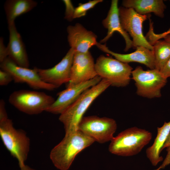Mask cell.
<instances>
[{
    "label": "cell",
    "instance_id": "30bf717a",
    "mask_svg": "<svg viewBox=\"0 0 170 170\" xmlns=\"http://www.w3.org/2000/svg\"><path fill=\"white\" fill-rule=\"evenodd\" d=\"M1 69L9 73L13 80L16 83H26L31 88L35 89H44L49 91L57 88L42 81L37 71V68L32 69L19 66L8 57L1 63Z\"/></svg>",
    "mask_w": 170,
    "mask_h": 170
},
{
    "label": "cell",
    "instance_id": "2e32d148",
    "mask_svg": "<svg viewBox=\"0 0 170 170\" xmlns=\"http://www.w3.org/2000/svg\"><path fill=\"white\" fill-rule=\"evenodd\" d=\"M117 0H112L110 9L106 18L102 22L103 26L107 30V33L105 37L102 39L100 43L106 42L112 37L113 33L117 31L120 33L123 37L126 46L124 51H127L133 47V42L130 36L122 28L121 23L118 7Z\"/></svg>",
    "mask_w": 170,
    "mask_h": 170
},
{
    "label": "cell",
    "instance_id": "1f68e13d",
    "mask_svg": "<svg viewBox=\"0 0 170 170\" xmlns=\"http://www.w3.org/2000/svg\"><path fill=\"white\" fill-rule=\"evenodd\" d=\"M163 38L166 41L170 43V35L169 34L165 36Z\"/></svg>",
    "mask_w": 170,
    "mask_h": 170
},
{
    "label": "cell",
    "instance_id": "8fae6325",
    "mask_svg": "<svg viewBox=\"0 0 170 170\" xmlns=\"http://www.w3.org/2000/svg\"><path fill=\"white\" fill-rule=\"evenodd\" d=\"M75 51L72 48L67 52L62 60L51 68H37L38 73L42 80L57 88L70 80L71 68Z\"/></svg>",
    "mask_w": 170,
    "mask_h": 170
},
{
    "label": "cell",
    "instance_id": "603a6c76",
    "mask_svg": "<svg viewBox=\"0 0 170 170\" xmlns=\"http://www.w3.org/2000/svg\"><path fill=\"white\" fill-rule=\"evenodd\" d=\"M153 29V26L150 25L149 30L146 36V38L148 42L152 46L156 42L170 34V28L167 31L160 34L155 33Z\"/></svg>",
    "mask_w": 170,
    "mask_h": 170
},
{
    "label": "cell",
    "instance_id": "4fadbf2b",
    "mask_svg": "<svg viewBox=\"0 0 170 170\" xmlns=\"http://www.w3.org/2000/svg\"><path fill=\"white\" fill-rule=\"evenodd\" d=\"M97 76L95 63L89 51L86 53L75 52L71 79L67 86L88 81Z\"/></svg>",
    "mask_w": 170,
    "mask_h": 170
},
{
    "label": "cell",
    "instance_id": "6da1fadb",
    "mask_svg": "<svg viewBox=\"0 0 170 170\" xmlns=\"http://www.w3.org/2000/svg\"><path fill=\"white\" fill-rule=\"evenodd\" d=\"M94 142L79 130L65 133L62 140L51 151L50 159L57 169L68 170L76 155Z\"/></svg>",
    "mask_w": 170,
    "mask_h": 170
},
{
    "label": "cell",
    "instance_id": "52a82bcc",
    "mask_svg": "<svg viewBox=\"0 0 170 170\" xmlns=\"http://www.w3.org/2000/svg\"><path fill=\"white\" fill-rule=\"evenodd\" d=\"M132 75L138 95L149 99L161 96V90L166 84L167 78L160 71L155 69L145 71L138 66L132 71Z\"/></svg>",
    "mask_w": 170,
    "mask_h": 170
},
{
    "label": "cell",
    "instance_id": "484cf974",
    "mask_svg": "<svg viewBox=\"0 0 170 170\" xmlns=\"http://www.w3.org/2000/svg\"><path fill=\"white\" fill-rule=\"evenodd\" d=\"M8 57V53L7 47H6L3 42V39L1 37L0 39V61L2 62Z\"/></svg>",
    "mask_w": 170,
    "mask_h": 170
},
{
    "label": "cell",
    "instance_id": "83f0119b",
    "mask_svg": "<svg viewBox=\"0 0 170 170\" xmlns=\"http://www.w3.org/2000/svg\"><path fill=\"white\" fill-rule=\"evenodd\" d=\"M167 154L162 164L155 170H161L170 164V147L166 148Z\"/></svg>",
    "mask_w": 170,
    "mask_h": 170
},
{
    "label": "cell",
    "instance_id": "44dd1931",
    "mask_svg": "<svg viewBox=\"0 0 170 170\" xmlns=\"http://www.w3.org/2000/svg\"><path fill=\"white\" fill-rule=\"evenodd\" d=\"M155 69L160 71L170 59V43L159 40L153 45Z\"/></svg>",
    "mask_w": 170,
    "mask_h": 170
},
{
    "label": "cell",
    "instance_id": "4dcf8cb0",
    "mask_svg": "<svg viewBox=\"0 0 170 170\" xmlns=\"http://www.w3.org/2000/svg\"><path fill=\"white\" fill-rule=\"evenodd\" d=\"M20 170H35L33 168H31L30 167L26 165L23 167L20 168Z\"/></svg>",
    "mask_w": 170,
    "mask_h": 170
},
{
    "label": "cell",
    "instance_id": "7c38bea8",
    "mask_svg": "<svg viewBox=\"0 0 170 170\" xmlns=\"http://www.w3.org/2000/svg\"><path fill=\"white\" fill-rule=\"evenodd\" d=\"M102 80L97 76L88 81L72 86L59 93L58 97L46 111L61 114L73 104L85 90L98 83Z\"/></svg>",
    "mask_w": 170,
    "mask_h": 170
},
{
    "label": "cell",
    "instance_id": "f546056e",
    "mask_svg": "<svg viewBox=\"0 0 170 170\" xmlns=\"http://www.w3.org/2000/svg\"><path fill=\"white\" fill-rule=\"evenodd\" d=\"M169 147H170V131L162 149L161 151L165 148H167Z\"/></svg>",
    "mask_w": 170,
    "mask_h": 170
},
{
    "label": "cell",
    "instance_id": "f1b7e54d",
    "mask_svg": "<svg viewBox=\"0 0 170 170\" xmlns=\"http://www.w3.org/2000/svg\"><path fill=\"white\" fill-rule=\"evenodd\" d=\"M163 76L167 78L170 77V59L160 71Z\"/></svg>",
    "mask_w": 170,
    "mask_h": 170
},
{
    "label": "cell",
    "instance_id": "9a60e30c",
    "mask_svg": "<svg viewBox=\"0 0 170 170\" xmlns=\"http://www.w3.org/2000/svg\"><path fill=\"white\" fill-rule=\"evenodd\" d=\"M100 50L114 56L122 62L128 63L136 62L143 64L150 69H155V60L153 52L145 47L138 46L134 52L128 54H121L110 50L105 44L98 42L96 45Z\"/></svg>",
    "mask_w": 170,
    "mask_h": 170
},
{
    "label": "cell",
    "instance_id": "ac0fdd59",
    "mask_svg": "<svg viewBox=\"0 0 170 170\" xmlns=\"http://www.w3.org/2000/svg\"><path fill=\"white\" fill-rule=\"evenodd\" d=\"M123 7L132 8L139 14L145 15L153 13L161 18L164 16L166 6L162 0H124Z\"/></svg>",
    "mask_w": 170,
    "mask_h": 170
},
{
    "label": "cell",
    "instance_id": "277c9868",
    "mask_svg": "<svg viewBox=\"0 0 170 170\" xmlns=\"http://www.w3.org/2000/svg\"><path fill=\"white\" fill-rule=\"evenodd\" d=\"M0 136L5 147L17 160L20 168L24 167L30 148V140L26 133L15 128L8 118L0 122Z\"/></svg>",
    "mask_w": 170,
    "mask_h": 170
},
{
    "label": "cell",
    "instance_id": "ffe728a7",
    "mask_svg": "<svg viewBox=\"0 0 170 170\" xmlns=\"http://www.w3.org/2000/svg\"><path fill=\"white\" fill-rule=\"evenodd\" d=\"M37 3L32 0H8L6 1L4 9L8 24L14 22L15 19L31 10Z\"/></svg>",
    "mask_w": 170,
    "mask_h": 170
},
{
    "label": "cell",
    "instance_id": "8992f818",
    "mask_svg": "<svg viewBox=\"0 0 170 170\" xmlns=\"http://www.w3.org/2000/svg\"><path fill=\"white\" fill-rule=\"evenodd\" d=\"M54 99L43 92L28 90L14 91L9 95V103L19 110L33 115L46 111Z\"/></svg>",
    "mask_w": 170,
    "mask_h": 170
},
{
    "label": "cell",
    "instance_id": "7402d4cb",
    "mask_svg": "<svg viewBox=\"0 0 170 170\" xmlns=\"http://www.w3.org/2000/svg\"><path fill=\"white\" fill-rule=\"evenodd\" d=\"M103 1L102 0H94L84 3H79V5L75 8L74 19L85 16L87 11Z\"/></svg>",
    "mask_w": 170,
    "mask_h": 170
},
{
    "label": "cell",
    "instance_id": "3957f363",
    "mask_svg": "<svg viewBox=\"0 0 170 170\" xmlns=\"http://www.w3.org/2000/svg\"><path fill=\"white\" fill-rule=\"evenodd\" d=\"M152 134L145 129L134 127L119 133L110 141L109 152L123 156L135 155L140 152L150 142Z\"/></svg>",
    "mask_w": 170,
    "mask_h": 170
},
{
    "label": "cell",
    "instance_id": "5b68a950",
    "mask_svg": "<svg viewBox=\"0 0 170 170\" xmlns=\"http://www.w3.org/2000/svg\"><path fill=\"white\" fill-rule=\"evenodd\" d=\"M95 69L98 76L108 81L111 86L117 87L129 84L133 71L128 64L103 55L97 59Z\"/></svg>",
    "mask_w": 170,
    "mask_h": 170
},
{
    "label": "cell",
    "instance_id": "4316f807",
    "mask_svg": "<svg viewBox=\"0 0 170 170\" xmlns=\"http://www.w3.org/2000/svg\"><path fill=\"white\" fill-rule=\"evenodd\" d=\"M8 118L5 107V103L3 99L0 101V122Z\"/></svg>",
    "mask_w": 170,
    "mask_h": 170
},
{
    "label": "cell",
    "instance_id": "ba28073f",
    "mask_svg": "<svg viewBox=\"0 0 170 170\" xmlns=\"http://www.w3.org/2000/svg\"><path fill=\"white\" fill-rule=\"evenodd\" d=\"M117 128L116 122L113 119L91 116L83 117L78 124V130L94 141L103 144L112 139Z\"/></svg>",
    "mask_w": 170,
    "mask_h": 170
},
{
    "label": "cell",
    "instance_id": "5bb4252c",
    "mask_svg": "<svg viewBox=\"0 0 170 170\" xmlns=\"http://www.w3.org/2000/svg\"><path fill=\"white\" fill-rule=\"evenodd\" d=\"M67 31L69 44L75 52L87 53L98 42L96 35L93 32L87 30L79 23L68 26Z\"/></svg>",
    "mask_w": 170,
    "mask_h": 170
},
{
    "label": "cell",
    "instance_id": "7a4b0ae2",
    "mask_svg": "<svg viewBox=\"0 0 170 170\" xmlns=\"http://www.w3.org/2000/svg\"><path fill=\"white\" fill-rule=\"evenodd\" d=\"M110 86L108 81L102 79L98 83L84 91L60 115L59 120L64 125L65 133L78 130V124L90 105Z\"/></svg>",
    "mask_w": 170,
    "mask_h": 170
},
{
    "label": "cell",
    "instance_id": "d6986e66",
    "mask_svg": "<svg viewBox=\"0 0 170 170\" xmlns=\"http://www.w3.org/2000/svg\"><path fill=\"white\" fill-rule=\"evenodd\" d=\"M157 131V136L154 143L146 151L147 157L154 166L157 165L163 160L160 154L170 131V121L165 122L162 127H158Z\"/></svg>",
    "mask_w": 170,
    "mask_h": 170
},
{
    "label": "cell",
    "instance_id": "e0dca14e",
    "mask_svg": "<svg viewBox=\"0 0 170 170\" xmlns=\"http://www.w3.org/2000/svg\"><path fill=\"white\" fill-rule=\"evenodd\" d=\"M8 57L19 66L29 68V63L25 47L14 22L8 24Z\"/></svg>",
    "mask_w": 170,
    "mask_h": 170
},
{
    "label": "cell",
    "instance_id": "cb8c5ba5",
    "mask_svg": "<svg viewBox=\"0 0 170 170\" xmlns=\"http://www.w3.org/2000/svg\"><path fill=\"white\" fill-rule=\"evenodd\" d=\"M63 2L65 6V18L68 21H71L74 19L75 8L71 0H63Z\"/></svg>",
    "mask_w": 170,
    "mask_h": 170
},
{
    "label": "cell",
    "instance_id": "9c48e42d",
    "mask_svg": "<svg viewBox=\"0 0 170 170\" xmlns=\"http://www.w3.org/2000/svg\"><path fill=\"white\" fill-rule=\"evenodd\" d=\"M119 12L122 28L132 38L133 47L142 46L153 51V46L144 36L142 31L143 23L148 16L140 14L132 8L123 6L119 8Z\"/></svg>",
    "mask_w": 170,
    "mask_h": 170
},
{
    "label": "cell",
    "instance_id": "d4e9b609",
    "mask_svg": "<svg viewBox=\"0 0 170 170\" xmlns=\"http://www.w3.org/2000/svg\"><path fill=\"white\" fill-rule=\"evenodd\" d=\"M13 80L12 75L8 72L1 69L0 70V85L6 86Z\"/></svg>",
    "mask_w": 170,
    "mask_h": 170
}]
</instances>
